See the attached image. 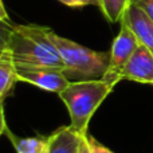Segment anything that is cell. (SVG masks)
<instances>
[{
  "mask_svg": "<svg viewBox=\"0 0 153 153\" xmlns=\"http://www.w3.org/2000/svg\"><path fill=\"white\" fill-rule=\"evenodd\" d=\"M48 27L38 24H15L7 18L1 4V48L11 53L16 65L51 66L65 69Z\"/></svg>",
  "mask_w": 153,
  "mask_h": 153,
  "instance_id": "1",
  "label": "cell"
},
{
  "mask_svg": "<svg viewBox=\"0 0 153 153\" xmlns=\"http://www.w3.org/2000/svg\"><path fill=\"white\" fill-rule=\"evenodd\" d=\"M50 38L65 63L63 74L70 82L102 79L110 62V53L95 51L63 38L50 30Z\"/></svg>",
  "mask_w": 153,
  "mask_h": 153,
  "instance_id": "2",
  "label": "cell"
},
{
  "mask_svg": "<svg viewBox=\"0 0 153 153\" xmlns=\"http://www.w3.org/2000/svg\"><path fill=\"white\" fill-rule=\"evenodd\" d=\"M114 87L103 79L70 82L59 97L67 106L71 126L82 136L87 134L90 118Z\"/></svg>",
  "mask_w": 153,
  "mask_h": 153,
  "instance_id": "3",
  "label": "cell"
},
{
  "mask_svg": "<svg viewBox=\"0 0 153 153\" xmlns=\"http://www.w3.org/2000/svg\"><path fill=\"white\" fill-rule=\"evenodd\" d=\"M138 40L134 36L130 28L124 23L120 22V32L113 40L110 50V62L102 79L111 86H116L120 81H122L121 75L126 63L129 62L130 56L138 47Z\"/></svg>",
  "mask_w": 153,
  "mask_h": 153,
  "instance_id": "4",
  "label": "cell"
},
{
  "mask_svg": "<svg viewBox=\"0 0 153 153\" xmlns=\"http://www.w3.org/2000/svg\"><path fill=\"white\" fill-rule=\"evenodd\" d=\"M16 74L19 82H27L45 91L58 93V94L70 83V81L63 74V70L51 66L16 65Z\"/></svg>",
  "mask_w": 153,
  "mask_h": 153,
  "instance_id": "5",
  "label": "cell"
},
{
  "mask_svg": "<svg viewBox=\"0 0 153 153\" xmlns=\"http://www.w3.org/2000/svg\"><path fill=\"white\" fill-rule=\"evenodd\" d=\"M122 79L153 85V53L148 47L138 45L130 56L121 75Z\"/></svg>",
  "mask_w": 153,
  "mask_h": 153,
  "instance_id": "6",
  "label": "cell"
},
{
  "mask_svg": "<svg viewBox=\"0 0 153 153\" xmlns=\"http://www.w3.org/2000/svg\"><path fill=\"white\" fill-rule=\"evenodd\" d=\"M121 22H124L137 38L138 43L153 53V20L136 4L130 1Z\"/></svg>",
  "mask_w": 153,
  "mask_h": 153,
  "instance_id": "7",
  "label": "cell"
},
{
  "mask_svg": "<svg viewBox=\"0 0 153 153\" xmlns=\"http://www.w3.org/2000/svg\"><path fill=\"white\" fill-rule=\"evenodd\" d=\"M83 136L71 126H62L48 136L47 153H78Z\"/></svg>",
  "mask_w": 153,
  "mask_h": 153,
  "instance_id": "8",
  "label": "cell"
},
{
  "mask_svg": "<svg viewBox=\"0 0 153 153\" xmlns=\"http://www.w3.org/2000/svg\"><path fill=\"white\" fill-rule=\"evenodd\" d=\"M19 82L16 74V65L7 48L0 50V101L12 95L13 89Z\"/></svg>",
  "mask_w": 153,
  "mask_h": 153,
  "instance_id": "9",
  "label": "cell"
},
{
  "mask_svg": "<svg viewBox=\"0 0 153 153\" xmlns=\"http://www.w3.org/2000/svg\"><path fill=\"white\" fill-rule=\"evenodd\" d=\"M1 132L8 136L13 144L16 153H47L48 152V136H36V137H18L7 129L3 124Z\"/></svg>",
  "mask_w": 153,
  "mask_h": 153,
  "instance_id": "10",
  "label": "cell"
},
{
  "mask_svg": "<svg viewBox=\"0 0 153 153\" xmlns=\"http://www.w3.org/2000/svg\"><path fill=\"white\" fill-rule=\"evenodd\" d=\"M129 4L130 0H98V7L110 23H120Z\"/></svg>",
  "mask_w": 153,
  "mask_h": 153,
  "instance_id": "11",
  "label": "cell"
},
{
  "mask_svg": "<svg viewBox=\"0 0 153 153\" xmlns=\"http://www.w3.org/2000/svg\"><path fill=\"white\" fill-rule=\"evenodd\" d=\"M133 4L140 7L146 15L153 20V0H130Z\"/></svg>",
  "mask_w": 153,
  "mask_h": 153,
  "instance_id": "12",
  "label": "cell"
},
{
  "mask_svg": "<svg viewBox=\"0 0 153 153\" xmlns=\"http://www.w3.org/2000/svg\"><path fill=\"white\" fill-rule=\"evenodd\" d=\"M67 7H86V5H98V0H58Z\"/></svg>",
  "mask_w": 153,
  "mask_h": 153,
  "instance_id": "13",
  "label": "cell"
},
{
  "mask_svg": "<svg viewBox=\"0 0 153 153\" xmlns=\"http://www.w3.org/2000/svg\"><path fill=\"white\" fill-rule=\"evenodd\" d=\"M89 141H90V146H91L93 153H114L113 151L105 146L103 144H101L100 141H97L94 137H90L89 136Z\"/></svg>",
  "mask_w": 153,
  "mask_h": 153,
  "instance_id": "14",
  "label": "cell"
},
{
  "mask_svg": "<svg viewBox=\"0 0 153 153\" xmlns=\"http://www.w3.org/2000/svg\"><path fill=\"white\" fill-rule=\"evenodd\" d=\"M78 153H93L91 146H90V141H89V136H83L81 140V146H79V152Z\"/></svg>",
  "mask_w": 153,
  "mask_h": 153,
  "instance_id": "15",
  "label": "cell"
}]
</instances>
